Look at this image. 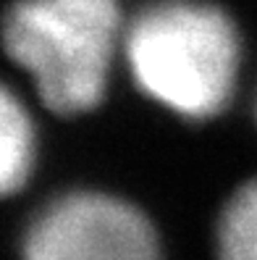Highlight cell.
I'll use <instances>...</instances> for the list:
<instances>
[{
	"instance_id": "8992f818",
	"label": "cell",
	"mask_w": 257,
	"mask_h": 260,
	"mask_svg": "<svg viewBox=\"0 0 257 260\" xmlns=\"http://www.w3.org/2000/svg\"><path fill=\"white\" fill-rule=\"evenodd\" d=\"M254 116H257V105H254Z\"/></svg>"
},
{
	"instance_id": "3957f363",
	"label": "cell",
	"mask_w": 257,
	"mask_h": 260,
	"mask_svg": "<svg viewBox=\"0 0 257 260\" xmlns=\"http://www.w3.org/2000/svg\"><path fill=\"white\" fill-rule=\"evenodd\" d=\"M19 260H163V244L134 203L100 189H71L29 218Z\"/></svg>"
},
{
	"instance_id": "7a4b0ae2",
	"label": "cell",
	"mask_w": 257,
	"mask_h": 260,
	"mask_svg": "<svg viewBox=\"0 0 257 260\" xmlns=\"http://www.w3.org/2000/svg\"><path fill=\"white\" fill-rule=\"evenodd\" d=\"M124 26L118 0H16L0 19V42L45 108L77 116L102 100Z\"/></svg>"
},
{
	"instance_id": "5b68a950",
	"label": "cell",
	"mask_w": 257,
	"mask_h": 260,
	"mask_svg": "<svg viewBox=\"0 0 257 260\" xmlns=\"http://www.w3.org/2000/svg\"><path fill=\"white\" fill-rule=\"evenodd\" d=\"M215 260H257V176L231 192L218 213Z\"/></svg>"
},
{
	"instance_id": "277c9868",
	"label": "cell",
	"mask_w": 257,
	"mask_h": 260,
	"mask_svg": "<svg viewBox=\"0 0 257 260\" xmlns=\"http://www.w3.org/2000/svg\"><path fill=\"white\" fill-rule=\"evenodd\" d=\"M34 124L24 103L0 82V197L16 194L34 168Z\"/></svg>"
},
{
	"instance_id": "6da1fadb",
	"label": "cell",
	"mask_w": 257,
	"mask_h": 260,
	"mask_svg": "<svg viewBox=\"0 0 257 260\" xmlns=\"http://www.w3.org/2000/svg\"><path fill=\"white\" fill-rule=\"evenodd\" d=\"M124 58L147 98L189 121L231 103L241 37L229 11L210 0H153L124 26Z\"/></svg>"
}]
</instances>
